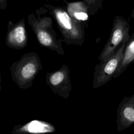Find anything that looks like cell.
<instances>
[{
    "label": "cell",
    "mask_w": 134,
    "mask_h": 134,
    "mask_svg": "<svg viewBox=\"0 0 134 134\" xmlns=\"http://www.w3.org/2000/svg\"><path fill=\"white\" fill-rule=\"evenodd\" d=\"M129 38V26L127 22L117 17L109 39L99 58L100 63L107 61L118 49L117 48L127 42Z\"/></svg>",
    "instance_id": "1"
},
{
    "label": "cell",
    "mask_w": 134,
    "mask_h": 134,
    "mask_svg": "<svg viewBox=\"0 0 134 134\" xmlns=\"http://www.w3.org/2000/svg\"><path fill=\"white\" fill-rule=\"evenodd\" d=\"M125 47V43L122 44L107 61L100 64L94 79V87L102 86L114 76L121 62Z\"/></svg>",
    "instance_id": "2"
},
{
    "label": "cell",
    "mask_w": 134,
    "mask_h": 134,
    "mask_svg": "<svg viewBox=\"0 0 134 134\" xmlns=\"http://www.w3.org/2000/svg\"><path fill=\"white\" fill-rule=\"evenodd\" d=\"M117 130L121 132L134 124V95L124 98L119 104L117 114Z\"/></svg>",
    "instance_id": "3"
},
{
    "label": "cell",
    "mask_w": 134,
    "mask_h": 134,
    "mask_svg": "<svg viewBox=\"0 0 134 134\" xmlns=\"http://www.w3.org/2000/svg\"><path fill=\"white\" fill-rule=\"evenodd\" d=\"M134 61V39H132L128 43L124 52L121 62L119 65L116 73L113 77L118 76L130 64Z\"/></svg>",
    "instance_id": "4"
},
{
    "label": "cell",
    "mask_w": 134,
    "mask_h": 134,
    "mask_svg": "<svg viewBox=\"0 0 134 134\" xmlns=\"http://www.w3.org/2000/svg\"><path fill=\"white\" fill-rule=\"evenodd\" d=\"M28 130L30 132L40 133L46 132L48 131H51L48 125H46L43 123L40 122L38 121H33L29 123L27 127Z\"/></svg>",
    "instance_id": "5"
},
{
    "label": "cell",
    "mask_w": 134,
    "mask_h": 134,
    "mask_svg": "<svg viewBox=\"0 0 134 134\" xmlns=\"http://www.w3.org/2000/svg\"><path fill=\"white\" fill-rule=\"evenodd\" d=\"M10 39L17 43H22L25 39V31L22 26H18L11 32Z\"/></svg>",
    "instance_id": "6"
},
{
    "label": "cell",
    "mask_w": 134,
    "mask_h": 134,
    "mask_svg": "<svg viewBox=\"0 0 134 134\" xmlns=\"http://www.w3.org/2000/svg\"><path fill=\"white\" fill-rule=\"evenodd\" d=\"M56 15L59 22L62 26L67 29H71L72 28L71 19L65 12H58Z\"/></svg>",
    "instance_id": "7"
},
{
    "label": "cell",
    "mask_w": 134,
    "mask_h": 134,
    "mask_svg": "<svg viewBox=\"0 0 134 134\" xmlns=\"http://www.w3.org/2000/svg\"><path fill=\"white\" fill-rule=\"evenodd\" d=\"M36 71L35 65L32 63H27L21 69L22 76L25 79H28L31 77Z\"/></svg>",
    "instance_id": "8"
},
{
    "label": "cell",
    "mask_w": 134,
    "mask_h": 134,
    "mask_svg": "<svg viewBox=\"0 0 134 134\" xmlns=\"http://www.w3.org/2000/svg\"><path fill=\"white\" fill-rule=\"evenodd\" d=\"M38 38L39 42L44 46H49L52 42L51 36L43 31H41L38 33Z\"/></svg>",
    "instance_id": "9"
},
{
    "label": "cell",
    "mask_w": 134,
    "mask_h": 134,
    "mask_svg": "<svg viewBox=\"0 0 134 134\" xmlns=\"http://www.w3.org/2000/svg\"><path fill=\"white\" fill-rule=\"evenodd\" d=\"M64 77V75L62 72H57L51 76L50 81L52 85H57L63 81Z\"/></svg>",
    "instance_id": "10"
},
{
    "label": "cell",
    "mask_w": 134,
    "mask_h": 134,
    "mask_svg": "<svg viewBox=\"0 0 134 134\" xmlns=\"http://www.w3.org/2000/svg\"><path fill=\"white\" fill-rule=\"evenodd\" d=\"M74 16L78 20H86L88 18V15L86 12H75L74 14Z\"/></svg>",
    "instance_id": "11"
}]
</instances>
